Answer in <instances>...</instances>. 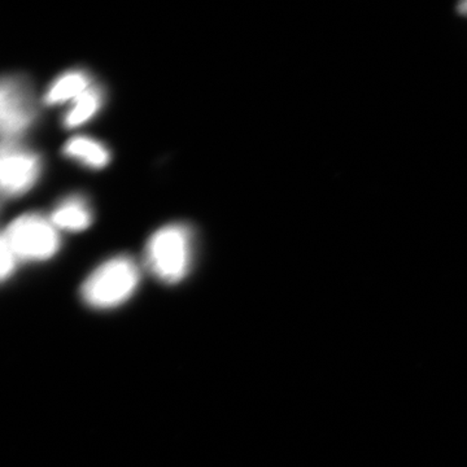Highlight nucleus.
<instances>
[{"label": "nucleus", "instance_id": "9b49d317", "mask_svg": "<svg viewBox=\"0 0 467 467\" xmlns=\"http://www.w3.org/2000/svg\"><path fill=\"white\" fill-rule=\"evenodd\" d=\"M457 8H459L460 14L466 15L467 16V2L461 3Z\"/></svg>", "mask_w": 467, "mask_h": 467}, {"label": "nucleus", "instance_id": "1a4fd4ad", "mask_svg": "<svg viewBox=\"0 0 467 467\" xmlns=\"http://www.w3.org/2000/svg\"><path fill=\"white\" fill-rule=\"evenodd\" d=\"M104 95L100 88L92 85L81 97L73 101L64 116L63 124L67 129L77 128L90 121L103 106Z\"/></svg>", "mask_w": 467, "mask_h": 467}, {"label": "nucleus", "instance_id": "0eeeda50", "mask_svg": "<svg viewBox=\"0 0 467 467\" xmlns=\"http://www.w3.org/2000/svg\"><path fill=\"white\" fill-rule=\"evenodd\" d=\"M91 86V77L84 70H69L52 82L43 100L46 106H58L69 100L75 101Z\"/></svg>", "mask_w": 467, "mask_h": 467}, {"label": "nucleus", "instance_id": "39448f33", "mask_svg": "<svg viewBox=\"0 0 467 467\" xmlns=\"http://www.w3.org/2000/svg\"><path fill=\"white\" fill-rule=\"evenodd\" d=\"M43 162L36 150L8 140L0 144V195L17 198L36 186L41 178Z\"/></svg>", "mask_w": 467, "mask_h": 467}, {"label": "nucleus", "instance_id": "20e7f679", "mask_svg": "<svg viewBox=\"0 0 467 467\" xmlns=\"http://www.w3.org/2000/svg\"><path fill=\"white\" fill-rule=\"evenodd\" d=\"M5 236L18 260L39 263L52 259L60 250L57 227L38 213L24 214L12 221Z\"/></svg>", "mask_w": 467, "mask_h": 467}, {"label": "nucleus", "instance_id": "f257e3e1", "mask_svg": "<svg viewBox=\"0 0 467 467\" xmlns=\"http://www.w3.org/2000/svg\"><path fill=\"white\" fill-rule=\"evenodd\" d=\"M140 282V269L129 256H116L98 266L86 278L82 300L92 309H112L126 303Z\"/></svg>", "mask_w": 467, "mask_h": 467}, {"label": "nucleus", "instance_id": "423d86ee", "mask_svg": "<svg viewBox=\"0 0 467 467\" xmlns=\"http://www.w3.org/2000/svg\"><path fill=\"white\" fill-rule=\"evenodd\" d=\"M92 209L82 195H70L58 202L51 214L57 229L67 232H84L92 223Z\"/></svg>", "mask_w": 467, "mask_h": 467}, {"label": "nucleus", "instance_id": "7ed1b4c3", "mask_svg": "<svg viewBox=\"0 0 467 467\" xmlns=\"http://www.w3.org/2000/svg\"><path fill=\"white\" fill-rule=\"evenodd\" d=\"M38 116L33 85L26 76L0 77V140H15Z\"/></svg>", "mask_w": 467, "mask_h": 467}, {"label": "nucleus", "instance_id": "f03ea898", "mask_svg": "<svg viewBox=\"0 0 467 467\" xmlns=\"http://www.w3.org/2000/svg\"><path fill=\"white\" fill-rule=\"evenodd\" d=\"M193 235L186 225L161 227L150 236L146 247L147 267L159 281L175 285L192 269Z\"/></svg>", "mask_w": 467, "mask_h": 467}, {"label": "nucleus", "instance_id": "6e6552de", "mask_svg": "<svg viewBox=\"0 0 467 467\" xmlns=\"http://www.w3.org/2000/svg\"><path fill=\"white\" fill-rule=\"evenodd\" d=\"M67 158L91 169H101L109 165V150L99 140L90 137H75L67 140L63 150Z\"/></svg>", "mask_w": 467, "mask_h": 467}, {"label": "nucleus", "instance_id": "9d476101", "mask_svg": "<svg viewBox=\"0 0 467 467\" xmlns=\"http://www.w3.org/2000/svg\"><path fill=\"white\" fill-rule=\"evenodd\" d=\"M17 257L5 235H0V284L7 281L16 270Z\"/></svg>", "mask_w": 467, "mask_h": 467}]
</instances>
